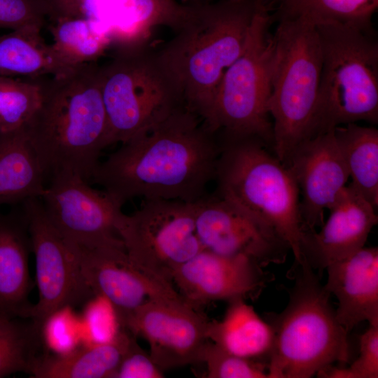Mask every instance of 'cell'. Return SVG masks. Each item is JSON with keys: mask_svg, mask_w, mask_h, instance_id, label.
<instances>
[{"mask_svg": "<svg viewBox=\"0 0 378 378\" xmlns=\"http://www.w3.org/2000/svg\"><path fill=\"white\" fill-rule=\"evenodd\" d=\"M219 152L216 133L181 106L100 161L91 181L121 206L136 197L192 202L206 195Z\"/></svg>", "mask_w": 378, "mask_h": 378, "instance_id": "1", "label": "cell"}, {"mask_svg": "<svg viewBox=\"0 0 378 378\" xmlns=\"http://www.w3.org/2000/svg\"><path fill=\"white\" fill-rule=\"evenodd\" d=\"M99 66L39 78V105L25 125L47 179L67 173L91 181L102 150L113 145L100 89Z\"/></svg>", "mask_w": 378, "mask_h": 378, "instance_id": "2", "label": "cell"}, {"mask_svg": "<svg viewBox=\"0 0 378 378\" xmlns=\"http://www.w3.org/2000/svg\"><path fill=\"white\" fill-rule=\"evenodd\" d=\"M263 0L194 4L157 59L184 106L211 130L215 98L227 69L242 53Z\"/></svg>", "mask_w": 378, "mask_h": 378, "instance_id": "3", "label": "cell"}, {"mask_svg": "<svg viewBox=\"0 0 378 378\" xmlns=\"http://www.w3.org/2000/svg\"><path fill=\"white\" fill-rule=\"evenodd\" d=\"M216 135L215 195L272 226L288 244L295 263H300L304 228L300 192L291 173L262 140Z\"/></svg>", "mask_w": 378, "mask_h": 378, "instance_id": "4", "label": "cell"}, {"mask_svg": "<svg viewBox=\"0 0 378 378\" xmlns=\"http://www.w3.org/2000/svg\"><path fill=\"white\" fill-rule=\"evenodd\" d=\"M289 301L266 321L274 333L269 378H309L349 359L348 332L337 319L319 274L304 260L295 264Z\"/></svg>", "mask_w": 378, "mask_h": 378, "instance_id": "5", "label": "cell"}, {"mask_svg": "<svg viewBox=\"0 0 378 378\" xmlns=\"http://www.w3.org/2000/svg\"><path fill=\"white\" fill-rule=\"evenodd\" d=\"M322 56L313 136L358 121L378 122V42L373 30L315 24Z\"/></svg>", "mask_w": 378, "mask_h": 378, "instance_id": "6", "label": "cell"}, {"mask_svg": "<svg viewBox=\"0 0 378 378\" xmlns=\"http://www.w3.org/2000/svg\"><path fill=\"white\" fill-rule=\"evenodd\" d=\"M274 38L268 110L272 118V150L284 163L313 136L322 66L314 23L302 18L279 20Z\"/></svg>", "mask_w": 378, "mask_h": 378, "instance_id": "7", "label": "cell"}, {"mask_svg": "<svg viewBox=\"0 0 378 378\" xmlns=\"http://www.w3.org/2000/svg\"><path fill=\"white\" fill-rule=\"evenodd\" d=\"M99 76L113 144L146 132L184 106L146 44L118 47L99 66Z\"/></svg>", "mask_w": 378, "mask_h": 378, "instance_id": "8", "label": "cell"}, {"mask_svg": "<svg viewBox=\"0 0 378 378\" xmlns=\"http://www.w3.org/2000/svg\"><path fill=\"white\" fill-rule=\"evenodd\" d=\"M272 20L262 1L255 13L244 49L227 69L218 86L211 129L232 136H253L271 148L273 125L268 103L274 55Z\"/></svg>", "mask_w": 378, "mask_h": 378, "instance_id": "9", "label": "cell"}, {"mask_svg": "<svg viewBox=\"0 0 378 378\" xmlns=\"http://www.w3.org/2000/svg\"><path fill=\"white\" fill-rule=\"evenodd\" d=\"M195 202L144 200L134 213L122 212L116 232L135 265L172 284L176 270L204 250L195 232Z\"/></svg>", "mask_w": 378, "mask_h": 378, "instance_id": "10", "label": "cell"}, {"mask_svg": "<svg viewBox=\"0 0 378 378\" xmlns=\"http://www.w3.org/2000/svg\"><path fill=\"white\" fill-rule=\"evenodd\" d=\"M21 204L35 256L38 290L30 320L40 329L54 311L85 304L94 294L82 274L77 249L51 223L41 199L31 198Z\"/></svg>", "mask_w": 378, "mask_h": 378, "instance_id": "11", "label": "cell"}, {"mask_svg": "<svg viewBox=\"0 0 378 378\" xmlns=\"http://www.w3.org/2000/svg\"><path fill=\"white\" fill-rule=\"evenodd\" d=\"M40 197L48 219L78 251L124 245L116 232L122 206L80 176L62 173L48 179Z\"/></svg>", "mask_w": 378, "mask_h": 378, "instance_id": "12", "label": "cell"}, {"mask_svg": "<svg viewBox=\"0 0 378 378\" xmlns=\"http://www.w3.org/2000/svg\"><path fill=\"white\" fill-rule=\"evenodd\" d=\"M208 322L181 298L148 302L131 313L124 326L148 342L152 360L164 371L203 362L210 342Z\"/></svg>", "mask_w": 378, "mask_h": 378, "instance_id": "13", "label": "cell"}, {"mask_svg": "<svg viewBox=\"0 0 378 378\" xmlns=\"http://www.w3.org/2000/svg\"><path fill=\"white\" fill-rule=\"evenodd\" d=\"M195 226L204 250L244 255L263 267L284 262L290 251L272 226L215 194L195 201Z\"/></svg>", "mask_w": 378, "mask_h": 378, "instance_id": "14", "label": "cell"}, {"mask_svg": "<svg viewBox=\"0 0 378 378\" xmlns=\"http://www.w3.org/2000/svg\"><path fill=\"white\" fill-rule=\"evenodd\" d=\"M283 164L302 196L300 209L303 228L315 230L324 223V211L335 202L349 178L334 130L301 142Z\"/></svg>", "mask_w": 378, "mask_h": 378, "instance_id": "15", "label": "cell"}, {"mask_svg": "<svg viewBox=\"0 0 378 378\" xmlns=\"http://www.w3.org/2000/svg\"><path fill=\"white\" fill-rule=\"evenodd\" d=\"M78 253L87 284L94 294L103 295L113 304L123 325L131 313L148 302L182 298L172 284L135 265L124 245Z\"/></svg>", "mask_w": 378, "mask_h": 378, "instance_id": "16", "label": "cell"}, {"mask_svg": "<svg viewBox=\"0 0 378 378\" xmlns=\"http://www.w3.org/2000/svg\"><path fill=\"white\" fill-rule=\"evenodd\" d=\"M244 256H225L202 250L175 272L172 284L193 307L214 300L246 299L257 295L269 281V274Z\"/></svg>", "mask_w": 378, "mask_h": 378, "instance_id": "17", "label": "cell"}, {"mask_svg": "<svg viewBox=\"0 0 378 378\" xmlns=\"http://www.w3.org/2000/svg\"><path fill=\"white\" fill-rule=\"evenodd\" d=\"M328 210L321 230H304L301 242L302 261L318 274L363 248L378 222L375 208L351 184L344 187Z\"/></svg>", "mask_w": 378, "mask_h": 378, "instance_id": "18", "label": "cell"}, {"mask_svg": "<svg viewBox=\"0 0 378 378\" xmlns=\"http://www.w3.org/2000/svg\"><path fill=\"white\" fill-rule=\"evenodd\" d=\"M324 288L338 301L339 323L349 332L363 321L378 325V248L363 247L328 265Z\"/></svg>", "mask_w": 378, "mask_h": 378, "instance_id": "19", "label": "cell"}, {"mask_svg": "<svg viewBox=\"0 0 378 378\" xmlns=\"http://www.w3.org/2000/svg\"><path fill=\"white\" fill-rule=\"evenodd\" d=\"M31 244L27 224L20 212H0V317L30 319L29 295L34 283L29 268Z\"/></svg>", "mask_w": 378, "mask_h": 378, "instance_id": "20", "label": "cell"}, {"mask_svg": "<svg viewBox=\"0 0 378 378\" xmlns=\"http://www.w3.org/2000/svg\"><path fill=\"white\" fill-rule=\"evenodd\" d=\"M47 178L25 125L0 132V207L41 197Z\"/></svg>", "mask_w": 378, "mask_h": 378, "instance_id": "21", "label": "cell"}, {"mask_svg": "<svg viewBox=\"0 0 378 378\" xmlns=\"http://www.w3.org/2000/svg\"><path fill=\"white\" fill-rule=\"evenodd\" d=\"M229 302L220 321H209V340L229 353L267 365L274 344L271 326L245 299Z\"/></svg>", "mask_w": 378, "mask_h": 378, "instance_id": "22", "label": "cell"}, {"mask_svg": "<svg viewBox=\"0 0 378 378\" xmlns=\"http://www.w3.org/2000/svg\"><path fill=\"white\" fill-rule=\"evenodd\" d=\"M192 8V5L176 0H118L106 24L116 48L144 45L157 26L178 30Z\"/></svg>", "mask_w": 378, "mask_h": 378, "instance_id": "23", "label": "cell"}, {"mask_svg": "<svg viewBox=\"0 0 378 378\" xmlns=\"http://www.w3.org/2000/svg\"><path fill=\"white\" fill-rule=\"evenodd\" d=\"M132 335L127 329L114 342L81 345L64 355L44 351L29 375L34 378H113Z\"/></svg>", "mask_w": 378, "mask_h": 378, "instance_id": "24", "label": "cell"}, {"mask_svg": "<svg viewBox=\"0 0 378 378\" xmlns=\"http://www.w3.org/2000/svg\"><path fill=\"white\" fill-rule=\"evenodd\" d=\"M41 31L27 27L0 36V75L34 78L63 75L76 67L62 60Z\"/></svg>", "mask_w": 378, "mask_h": 378, "instance_id": "25", "label": "cell"}, {"mask_svg": "<svg viewBox=\"0 0 378 378\" xmlns=\"http://www.w3.org/2000/svg\"><path fill=\"white\" fill-rule=\"evenodd\" d=\"M334 134L350 183L375 209L378 206V130L356 123L340 125Z\"/></svg>", "mask_w": 378, "mask_h": 378, "instance_id": "26", "label": "cell"}, {"mask_svg": "<svg viewBox=\"0 0 378 378\" xmlns=\"http://www.w3.org/2000/svg\"><path fill=\"white\" fill-rule=\"evenodd\" d=\"M54 50L62 60L75 67L95 62L112 45L104 22L92 18H68L50 27Z\"/></svg>", "mask_w": 378, "mask_h": 378, "instance_id": "27", "label": "cell"}, {"mask_svg": "<svg viewBox=\"0 0 378 378\" xmlns=\"http://www.w3.org/2000/svg\"><path fill=\"white\" fill-rule=\"evenodd\" d=\"M277 20L302 18L314 24L339 23L372 29L378 0H275Z\"/></svg>", "mask_w": 378, "mask_h": 378, "instance_id": "28", "label": "cell"}, {"mask_svg": "<svg viewBox=\"0 0 378 378\" xmlns=\"http://www.w3.org/2000/svg\"><path fill=\"white\" fill-rule=\"evenodd\" d=\"M44 351L40 329L31 321L0 317V378L20 372L30 374Z\"/></svg>", "mask_w": 378, "mask_h": 378, "instance_id": "29", "label": "cell"}, {"mask_svg": "<svg viewBox=\"0 0 378 378\" xmlns=\"http://www.w3.org/2000/svg\"><path fill=\"white\" fill-rule=\"evenodd\" d=\"M39 78L21 79L0 75V132L27 125L40 103Z\"/></svg>", "mask_w": 378, "mask_h": 378, "instance_id": "30", "label": "cell"}, {"mask_svg": "<svg viewBox=\"0 0 378 378\" xmlns=\"http://www.w3.org/2000/svg\"><path fill=\"white\" fill-rule=\"evenodd\" d=\"M80 317L82 345L114 342L127 330L113 304L99 294H94L84 304Z\"/></svg>", "mask_w": 378, "mask_h": 378, "instance_id": "31", "label": "cell"}, {"mask_svg": "<svg viewBox=\"0 0 378 378\" xmlns=\"http://www.w3.org/2000/svg\"><path fill=\"white\" fill-rule=\"evenodd\" d=\"M73 307H61L42 323L40 335L46 351L55 355H64L82 345L80 317Z\"/></svg>", "mask_w": 378, "mask_h": 378, "instance_id": "32", "label": "cell"}, {"mask_svg": "<svg viewBox=\"0 0 378 378\" xmlns=\"http://www.w3.org/2000/svg\"><path fill=\"white\" fill-rule=\"evenodd\" d=\"M203 362L209 378H269L267 364L229 353L211 341Z\"/></svg>", "mask_w": 378, "mask_h": 378, "instance_id": "33", "label": "cell"}, {"mask_svg": "<svg viewBox=\"0 0 378 378\" xmlns=\"http://www.w3.org/2000/svg\"><path fill=\"white\" fill-rule=\"evenodd\" d=\"M46 17L41 0H0V28H41Z\"/></svg>", "mask_w": 378, "mask_h": 378, "instance_id": "34", "label": "cell"}, {"mask_svg": "<svg viewBox=\"0 0 378 378\" xmlns=\"http://www.w3.org/2000/svg\"><path fill=\"white\" fill-rule=\"evenodd\" d=\"M163 371L143 350L132 333L113 378H162Z\"/></svg>", "mask_w": 378, "mask_h": 378, "instance_id": "35", "label": "cell"}, {"mask_svg": "<svg viewBox=\"0 0 378 378\" xmlns=\"http://www.w3.org/2000/svg\"><path fill=\"white\" fill-rule=\"evenodd\" d=\"M359 355L348 367L352 378L378 377V325H370L360 336Z\"/></svg>", "mask_w": 378, "mask_h": 378, "instance_id": "36", "label": "cell"}, {"mask_svg": "<svg viewBox=\"0 0 378 378\" xmlns=\"http://www.w3.org/2000/svg\"><path fill=\"white\" fill-rule=\"evenodd\" d=\"M41 1L46 17L53 22L68 18H92L99 20L97 10L92 7V0Z\"/></svg>", "mask_w": 378, "mask_h": 378, "instance_id": "37", "label": "cell"}, {"mask_svg": "<svg viewBox=\"0 0 378 378\" xmlns=\"http://www.w3.org/2000/svg\"><path fill=\"white\" fill-rule=\"evenodd\" d=\"M186 4H197L204 2V0H184Z\"/></svg>", "mask_w": 378, "mask_h": 378, "instance_id": "38", "label": "cell"}, {"mask_svg": "<svg viewBox=\"0 0 378 378\" xmlns=\"http://www.w3.org/2000/svg\"><path fill=\"white\" fill-rule=\"evenodd\" d=\"M230 1H242V0H230Z\"/></svg>", "mask_w": 378, "mask_h": 378, "instance_id": "39", "label": "cell"}]
</instances>
